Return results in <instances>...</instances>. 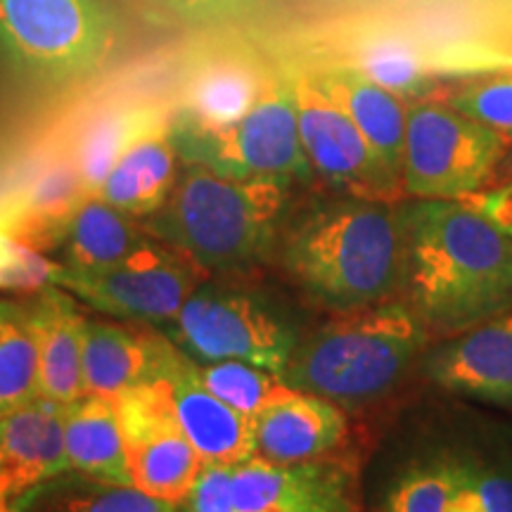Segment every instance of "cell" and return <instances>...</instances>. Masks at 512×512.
I'll list each match as a JSON object with an SVG mask.
<instances>
[{
  "instance_id": "18",
  "label": "cell",
  "mask_w": 512,
  "mask_h": 512,
  "mask_svg": "<svg viewBox=\"0 0 512 512\" xmlns=\"http://www.w3.org/2000/svg\"><path fill=\"white\" fill-rule=\"evenodd\" d=\"M254 422V456L273 465L330 458L349 434L347 411L316 394L290 389Z\"/></svg>"
},
{
  "instance_id": "12",
  "label": "cell",
  "mask_w": 512,
  "mask_h": 512,
  "mask_svg": "<svg viewBox=\"0 0 512 512\" xmlns=\"http://www.w3.org/2000/svg\"><path fill=\"white\" fill-rule=\"evenodd\" d=\"M112 403L119 415L131 484L157 501L181 508L204 465L176 418L169 382L162 377L138 384Z\"/></svg>"
},
{
  "instance_id": "19",
  "label": "cell",
  "mask_w": 512,
  "mask_h": 512,
  "mask_svg": "<svg viewBox=\"0 0 512 512\" xmlns=\"http://www.w3.org/2000/svg\"><path fill=\"white\" fill-rule=\"evenodd\" d=\"M67 403L36 396L0 418V494L10 501L67 472Z\"/></svg>"
},
{
  "instance_id": "7",
  "label": "cell",
  "mask_w": 512,
  "mask_h": 512,
  "mask_svg": "<svg viewBox=\"0 0 512 512\" xmlns=\"http://www.w3.org/2000/svg\"><path fill=\"white\" fill-rule=\"evenodd\" d=\"M512 143L444 95L408 102L401 181L413 200H463L494 183Z\"/></svg>"
},
{
  "instance_id": "8",
  "label": "cell",
  "mask_w": 512,
  "mask_h": 512,
  "mask_svg": "<svg viewBox=\"0 0 512 512\" xmlns=\"http://www.w3.org/2000/svg\"><path fill=\"white\" fill-rule=\"evenodd\" d=\"M183 164H200L233 178L311 183L313 171L299 140L292 83L278 62L271 86L238 124L219 133L171 128Z\"/></svg>"
},
{
  "instance_id": "3",
  "label": "cell",
  "mask_w": 512,
  "mask_h": 512,
  "mask_svg": "<svg viewBox=\"0 0 512 512\" xmlns=\"http://www.w3.org/2000/svg\"><path fill=\"white\" fill-rule=\"evenodd\" d=\"M290 200L287 181L233 178L183 164L166 202L140 223L207 275H245L273 261Z\"/></svg>"
},
{
  "instance_id": "21",
  "label": "cell",
  "mask_w": 512,
  "mask_h": 512,
  "mask_svg": "<svg viewBox=\"0 0 512 512\" xmlns=\"http://www.w3.org/2000/svg\"><path fill=\"white\" fill-rule=\"evenodd\" d=\"M31 318L41 351L38 394L57 403H74L86 396L83 387V330L86 316L60 285H46L29 299Z\"/></svg>"
},
{
  "instance_id": "2",
  "label": "cell",
  "mask_w": 512,
  "mask_h": 512,
  "mask_svg": "<svg viewBox=\"0 0 512 512\" xmlns=\"http://www.w3.org/2000/svg\"><path fill=\"white\" fill-rule=\"evenodd\" d=\"M273 261L330 313L396 299L403 264L399 209L351 195L313 202L287 214Z\"/></svg>"
},
{
  "instance_id": "11",
  "label": "cell",
  "mask_w": 512,
  "mask_h": 512,
  "mask_svg": "<svg viewBox=\"0 0 512 512\" xmlns=\"http://www.w3.org/2000/svg\"><path fill=\"white\" fill-rule=\"evenodd\" d=\"M204 278L207 273L195 261L155 240L133 259L105 271L57 264L53 285L114 318L166 328Z\"/></svg>"
},
{
  "instance_id": "31",
  "label": "cell",
  "mask_w": 512,
  "mask_h": 512,
  "mask_svg": "<svg viewBox=\"0 0 512 512\" xmlns=\"http://www.w3.org/2000/svg\"><path fill=\"white\" fill-rule=\"evenodd\" d=\"M453 463L472 510L512 512V467L458 456H453Z\"/></svg>"
},
{
  "instance_id": "22",
  "label": "cell",
  "mask_w": 512,
  "mask_h": 512,
  "mask_svg": "<svg viewBox=\"0 0 512 512\" xmlns=\"http://www.w3.org/2000/svg\"><path fill=\"white\" fill-rule=\"evenodd\" d=\"M155 238L136 216L126 214L98 195H88L69 221L62 240V264L79 271H105L150 247Z\"/></svg>"
},
{
  "instance_id": "28",
  "label": "cell",
  "mask_w": 512,
  "mask_h": 512,
  "mask_svg": "<svg viewBox=\"0 0 512 512\" xmlns=\"http://www.w3.org/2000/svg\"><path fill=\"white\" fill-rule=\"evenodd\" d=\"M460 479L453 458L408 467L389 489L384 512H456Z\"/></svg>"
},
{
  "instance_id": "29",
  "label": "cell",
  "mask_w": 512,
  "mask_h": 512,
  "mask_svg": "<svg viewBox=\"0 0 512 512\" xmlns=\"http://www.w3.org/2000/svg\"><path fill=\"white\" fill-rule=\"evenodd\" d=\"M140 8L162 27L190 31H226L266 8L268 0H138Z\"/></svg>"
},
{
  "instance_id": "4",
  "label": "cell",
  "mask_w": 512,
  "mask_h": 512,
  "mask_svg": "<svg viewBox=\"0 0 512 512\" xmlns=\"http://www.w3.org/2000/svg\"><path fill=\"white\" fill-rule=\"evenodd\" d=\"M432 335L399 297L332 311L297 339L278 377L297 392L358 408L394 392L425 354Z\"/></svg>"
},
{
  "instance_id": "23",
  "label": "cell",
  "mask_w": 512,
  "mask_h": 512,
  "mask_svg": "<svg viewBox=\"0 0 512 512\" xmlns=\"http://www.w3.org/2000/svg\"><path fill=\"white\" fill-rule=\"evenodd\" d=\"M178 176L181 155L169 128L138 140L131 150H126L95 195L136 219H145L166 202Z\"/></svg>"
},
{
  "instance_id": "17",
  "label": "cell",
  "mask_w": 512,
  "mask_h": 512,
  "mask_svg": "<svg viewBox=\"0 0 512 512\" xmlns=\"http://www.w3.org/2000/svg\"><path fill=\"white\" fill-rule=\"evenodd\" d=\"M171 403L202 465H240L254 456V422L211 394L197 361L176 349L166 368Z\"/></svg>"
},
{
  "instance_id": "36",
  "label": "cell",
  "mask_w": 512,
  "mask_h": 512,
  "mask_svg": "<svg viewBox=\"0 0 512 512\" xmlns=\"http://www.w3.org/2000/svg\"><path fill=\"white\" fill-rule=\"evenodd\" d=\"M0 512H12V501L5 494H0Z\"/></svg>"
},
{
  "instance_id": "16",
  "label": "cell",
  "mask_w": 512,
  "mask_h": 512,
  "mask_svg": "<svg viewBox=\"0 0 512 512\" xmlns=\"http://www.w3.org/2000/svg\"><path fill=\"white\" fill-rule=\"evenodd\" d=\"M176 344L162 330L140 323L86 320L83 330V387L86 394L117 399L126 389L162 380Z\"/></svg>"
},
{
  "instance_id": "6",
  "label": "cell",
  "mask_w": 512,
  "mask_h": 512,
  "mask_svg": "<svg viewBox=\"0 0 512 512\" xmlns=\"http://www.w3.org/2000/svg\"><path fill=\"white\" fill-rule=\"evenodd\" d=\"M162 332L192 361H245L280 375L299 332L264 294L235 283L233 275L204 278Z\"/></svg>"
},
{
  "instance_id": "1",
  "label": "cell",
  "mask_w": 512,
  "mask_h": 512,
  "mask_svg": "<svg viewBox=\"0 0 512 512\" xmlns=\"http://www.w3.org/2000/svg\"><path fill=\"white\" fill-rule=\"evenodd\" d=\"M403 240L399 299L432 339L512 309V238L460 200L396 204Z\"/></svg>"
},
{
  "instance_id": "9",
  "label": "cell",
  "mask_w": 512,
  "mask_h": 512,
  "mask_svg": "<svg viewBox=\"0 0 512 512\" xmlns=\"http://www.w3.org/2000/svg\"><path fill=\"white\" fill-rule=\"evenodd\" d=\"M278 62L242 38L216 36L181 55L171 83V128L219 133L252 112Z\"/></svg>"
},
{
  "instance_id": "5",
  "label": "cell",
  "mask_w": 512,
  "mask_h": 512,
  "mask_svg": "<svg viewBox=\"0 0 512 512\" xmlns=\"http://www.w3.org/2000/svg\"><path fill=\"white\" fill-rule=\"evenodd\" d=\"M117 43V19L102 0H0V57L36 86L91 79Z\"/></svg>"
},
{
  "instance_id": "33",
  "label": "cell",
  "mask_w": 512,
  "mask_h": 512,
  "mask_svg": "<svg viewBox=\"0 0 512 512\" xmlns=\"http://www.w3.org/2000/svg\"><path fill=\"white\" fill-rule=\"evenodd\" d=\"M185 505V512H238L233 496V467L204 465Z\"/></svg>"
},
{
  "instance_id": "10",
  "label": "cell",
  "mask_w": 512,
  "mask_h": 512,
  "mask_svg": "<svg viewBox=\"0 0 512 512\" xmlns=\"http://www.w3.org/2000/svg\"><path fill=\"white\" fill-rule=\"evenodd\" d=\"M280 64L292 83L299 140L313 178H320L337 195L399 204L406 197L401 174L384 162L349 114L320 91L302 64Z\"/></svg>"
},
{
  "instance_id": "25",
  "label": "cell",
  "mask_w": 512,
  "mask_h": 512,
  "mask_svg": "<svg viewBox=\"0 0 512 512\" xmlns=\"http://www.w3.org/2000/svg\"><path fill=\"white\" fill-rule=\"evenodd\" d=\"M12 512H178V505L157 501L133 484L67 470L12 501Z\"/></svg>"
},
{
  "instance_id": "26",
  "label": "cell",
  "mask_w": 512,
  "mask_h": 512,
  "mask_svg": "<svg viewBox=\"0 0 512 512\" xmlns=\"http://www.w3.org/2000/svg\"><path fill=\"white\" fill-rule=\"evenodd\" d=\"M41 351L29 299H0V418L36 399Z\"/></svg>"
},
{
  "instance_id": "15",
  "label": "cell",
  "mask_w": 512,
  "mask_h": 512,
  "mask_svg": "<svg viewBox=\"0 0 512 512\" xmlns=\"http://www.w3.org/2000/svg\"><path fill=\"white\" fill-rule=\"evenodd\" d=\"M171 119V102L150 95L105 98L76 117L62 138L86 190L95 195L124 152L152 133L169 131Z\"/></svg>"
},
{
  "instance_id": "35",
  "label": "cell",
  "mask_w": 512,
  "mask_h": 512,
  "mask_svg": "<svg viewBox=\"0 0 512 512\" xmlns=\"http://www.w3.org/2000/svg\"><path fill=\"white\" fill-rule=\"evenodd\" d=\"M508 178H512V147H510L508 155H505L501 166H498V171H496V176H494V183L508 181ZM494 183H491V185H494Z\"/></svg>"
},
{
  "instance_id": "27",
  "label": "cell",
  "mask_w": 512,
  "mask_h": 512,
  "mask_svg": "<svg viewBox=\"0 0 512 512\" xmlns=\"http://www.w3.org/2000/svg\"><path fill=\"white\" fill-rule=\"evenodd\" d=\"M197 366H200V375L211 394H216L233 411L252 420L273 401L290 394L292 389L271 370L245 361H214L197 363Z\"/></svg>"
},
{
  "instance_id": "13",
  "label": "cell",
  "mask_w": 512,
  "mask_h": 512,
  "mask_svg": "<svg viewBox=\"0 0 512 512\" xmlns=\"http://www.w3.org/2000/svg\"><path fill=\"white\" fill-rule=\"evenodd\" d=\"M238 512H361L356 470L342 458L273 465L252 456L233 465Z\"/></svg>"
},
{
  "instance_id": "20",
  "label": "cell",
  "mask_w": 512,
  "mask_h": 512,
  "mask_svg": "<svg viewBox=\"0 0 512 512\" xmlns=\"http://www.w3.org/2000/svg\"><path fill=\"white\" fill-rule=\"evenodd\" d=\"M287 60H292V57H287ZM299 64L311 74L320 91L349 114V119L368 138V143L380 152L384 162L392 166L396 174H401L408 100L389 93L380 83L370 81L366 74L356 72L347 64Z\"/></svg>"
},
{
  "instance_id": "37",
  "label": "cell",
  "mask_w": 512,
  "mask_h": 512,
  "mask_svg": "<svg viewBox=\"0 0 512 512\" xmlns=\"http://www.w3.org/2000/svg\"><path fill=\"white\" fill-rule=\"evenodd\" d=\"M337 3H342V0H337ZM344 3H368V0H344Z\"/></svg>"
},
{
  "instance_id": "30",
  "label": "cell",
  "mask_w": 512,
  "mask_h": 512,
  "mask_svg": "<svg viewBox=\"0 0 512 512\" xmlns=\"http://www.w3.org/2000/svg\"><path fill=\"white\" fill-rule=\"evenodd\" d=\"M444 100L467 117L491 126L512 143V69L448 83Z\"/></svg>"
},
{
  "instance_id": "14",
  "label": "cell",
  "mask_w": 512,
  "mask_h": 512,
  "mask_svg": "<svg viewBox=\"0 0 512 512\" xmlns=\"http://www.w3.org/2000/svg\"><path fill=\"white\" fill-rule=\"evenodd\" d=\"M422 368L444 392L512 406V311L439 339Z\"/></svg>"
},
{
  "instance_id": "34",
  "label": "cell",
  "mask_w": 512,
  "mask_h": 512,
  "mask_svg": "<svg viewBox=\"0 0 512 512\" xmlns=\"http://www.w3.org/2000/svg\"><path fill=\"white\" fill-rule=\"evenodd\" d=\"M460 202L479 211L486 221H491L498 230L512 238V178L486 185L484 190L472 192Z\"/></svg>"
},
{
  "instance_id": "24",
  "label": "cell",
  "mask_w": 512,
  "mask_h": 512,
  "mask_svg": "<svg viewBox=\"0 0 512 512\" xmlns=\"http://www.w3.org/2000/svg\"><path fill=\"white\" fill-rule=\"evenodd\" d=\"M67 470L131 484L117 408L110 399L86 394L69 403L64 418Z\"/></svg>"
},
{
  "instance_id": "32",
  "label": "cell",
  "mask_w": 512,
  "mask_h": 512,
  "mask_svg": "<svg viewBox=\"0 0 512 512\" xmlns=\"http://www.w3.org/2000/svg\"><path fill=\"white\" fill-rule=\"evenodd\" d=\"M57 264L43 256L38 249L17 240L15 256L10 266L0 273V290L38 292L46 285H53V273Z\"/></svg>"
}]
</instances>
